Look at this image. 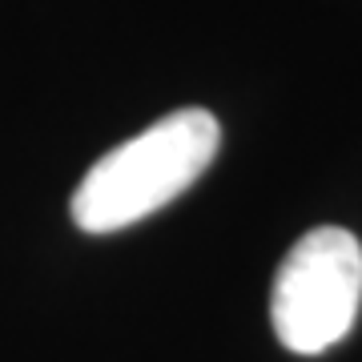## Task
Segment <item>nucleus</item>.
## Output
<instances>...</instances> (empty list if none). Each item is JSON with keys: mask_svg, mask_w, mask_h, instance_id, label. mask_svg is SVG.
I'll return each instance as SVG.
<instances>
[{"mask_svg": "<svg viewBox=\"0 0 362 362\" xmlns=\"http://www.w3.org/2000/svg\"><path fill=\"white\" fill-rule=\"evenodd\" d=\"M221 125L209 109H177L97 161L73 189V221L113 233L181 197L218 157Z\"/></svg>", "mask_w": 362, "mask_h": 362, "instance_id": "1", "label": "nucleus"}, {"mask_svg": "<svg viewBox=\"0 0 362 362\" xmlns=\"http://www.w3.org/2000/svg\"><path fill=\"white\" fill-rule=\"evenodd\" d=\"M362 306V246L350 230L318 226L282 258L270 290L274 334L294 354H322L350 334Z\"/></svg>", "mask_w": 362, "mask_h": 362, "instance_id": "2", "label": "nucleus"}]
</instances>
